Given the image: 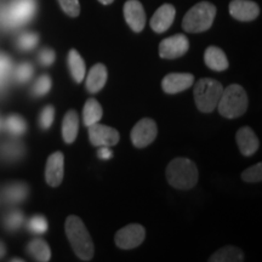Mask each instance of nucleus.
<instances>
[{
  "label": "nucleus",
  "instance_id": "obj_1",
  "mask_svg": "<svg viewBox=\"0 0 262 262\" xmlns=\"http://www.w3.org/2000/svg\"><path fill=\"white\" fill-rule=\"evenodd\" d=\"M64 231L73 248L74 254L80 260L90 261L94 257V243L84 222L78 216H68L64 224Z\"/></svg>",
  "mask_w": 262,
  "mask_h": 262
},
{
  "label": "nucleus",
  "instance_id": "obj_2",
  "mask_svg": "<svg viewBox=\"0 0 262 262\" xmlns=\"http://www.w3.org/2000/svg\"><path fill=\"white\" fill-rule=\"evenodd\" d=\"M198 168L187 158H176L166 168V179L170 186L176 189H191L198 182Z\"/></svg>",
  "mask_w": 262,
  "mask_h": 262
},
{
  "label": "nucleus",
  "instance_id": "obj_3",
  "mask_svg": "<svg viewBox=\"0 0 262 262\" xmlns=\"http://www.w3.org/2000/svg\"><path fill=\"white\" fill-rule=\"evenodd\" d=\"M35 0H11L9 5L0 9V26L16 28L27 24L35 15Z\"/></svg>",
  "mask_w": 262,
  "mask_h": 262
},
{
  "label": "nucleus",
  "instance_id": "obj_4",
  "mask_svg": "<svg viewBox=\"0 0 262 262\" xmlns=\"http://www.w3.org/2000/svg\"><path fill=\"white\" fill-rule=\"evenodd\" d=\"M222 117L234 119L247 112L248 95L241 85L232 84L222 91L217 107Z\"/></svg>",
  "mask_w": 262,
  "mask_h": 262
},
{
  "label": "nucleus",
  "instance_id": "obj_5",
  "mask_svg": "<svg viewBox=\"0 0 262 262\" xmlns=\"http://www.w3.org/2000/svg\"><path fill=\"white\" fill-rule=\"evenodd\" d=\"M216 16V6L211 3L202 2L191 8L182 19V27L186 32L202 33L212 26Z\"/></svg>",
  "mask_w": 262,
  "mask_h": 262
},
{
  "label": "nucleus",
  "instance_id": "obj_6",
  "mask_svg": "<svg viewBox=\"0 0 262 262\" xmlns=\"http://www.w3.org/2000/svg\"><path fill=\"white\" fill-rule=\"evenodd\" d=\"M224 86L220 81L203 78L194 86L195 106L203 113H211L217 107Z\"/></svg>",
  "mask_w": 262,
  "mask_h": 262
},
{
  "label": "nucleus",
  "instance_id": "obj_7",
  "mask_svg": "<svg viewBox=\"0 0 262 262\" xmlns=\"http://www.w3.org/2000/svg\"><path fill=\"white\" fill-rule=\"evenodd\" d=\"M157 134H158V127L155 120L145 118L137 122L131 130V142L137 148H145L156 140Z\"/></svg>",
  "mask_w": 262,
  "mask_h": 262
},
{
  "label": "nucleus",
  "instance_id": "obj_8",
  "mask_svg": "<svg viewBox=\"0 0 262 262\" xmlns=\"http://www.w3.org/2000/svg\"><path fill=\"white\" fill-rule=\"evenodd\" d=\"M145 237L146 231L143 226L131 224L119 229L117 232L114 241H116L118 248L129 250V249H135L142 244V242L145 241Z\"/></svg>",
  "mask_w": 262,
  "mask_h": 262
},
{
  "label": "nucleus",
  "instance_id": "obj_9",
  "mask_svg": "<svg viewBox=\"0 0 262 262\" xmlns=\"http://www.w3.org/2000/svg\"><path fill=\"white\" fill-rule=\"evenodd\" d=\"M189 49V41L186 35L175 34L164 39L159 44V56L166 60H173L183 56Z\"/></svg>",
  "mask_w": 262,
  "mask_h": 262
},
{
  "label": "nucleus",
  "instance_id": "obj_10",
  "mask_svg": "<svg viewBox=\"0 0 262 262\" xmlns=\"http://www.w3.org/2000/svg\"><path fill=\"white\" fill-rule=\"evenodd\" d=\"M88 127H89V139L93 146L112 147L119 142V133L114 127L102 125V124L98 123Z\"/></svg>",
  "mask_w": 262,
  "mask_h": 262
},
{
  "label": "nucleus",
  "instance_id": "obj_11",
  "mask_svg": "<svg viewBox=\"0 0 262 262\" xmlns=\"http://www.w3.org/2000/svg\"><path fill=\"white\" fill-rule=\"evenodd\" d=\"M124 17L134 32L140 33L145 28L146 12L139 0H127L124 5Z\"/></svg>",
  "mask_w": 262,
  "mask_h": 262
},
{
  "label": "nucleus",
  "instance_id": "obj_12",
  "mask_svg": "<svg viewBox=\"0 0 262 262\" xmlns=\"http://www.w3.org/2000/svg\"><path fill=\"white\" fill-rule=\"evenodd\" d=\"M64 176V157L61 152H55L49 157L45 168V180L51 187H58Z\"/></svg>",
  "mask_w": 262,
  "mask_h": 262
},
{
  "label": "nucleus",
  "instance_id": "obj_13",
  "mask_svg": "<svg viewBox=\"0 0 262 262\" xmlns=\"http://www.w3.org/2000/svg\"><path fill=\"white\" fill-rule=\"evenodd\" d=\"M229 14L238 21H253L260 14V8L251 0H232L229 4Z\"/></svg>",
  "mask_w": 262,
  "mask_h": 262
},
{
  "label": "nucleus",
  "instance_id": "obj_14",
  "mask_svg": "<svg viewBox=\"0 0 262 262\" xmlns=\"http://www.w3.org/2000/svg\"><path fill=\"white\" fill-rule=\"evenodd\" d=\"M194 83V77L189 73H170L164 77L162 88L166 94H179L187 90Z\"/></svg>",
  "mask_w": 262,
  "mask_h": 262
},
{
  "label": "nucleus",
  "instance_id": "obj_15",
  "mask_svg": "<svg viewBox=\"0 0 262 262\" xmlns=\"http://www.w3.org/2000/svg\"><path fill=\"white\" fill-rule=\"evenodd\" d=\"M176 10L172 5L164 4L157 10L150 18V28L156 33H164L171 27L173 19H175Z\"/></svg>",
  "mask_w": 262,
  "mask_h": 262
},
{
  "label": "nucleus",
  "instance_id": "obj_16",
  "mask_svg": "<svg viewBox=\"0 0 262 262\" xmlns=\"http://www.w3.org/2000/svg\"><path fill=\"white\" fill-rule=\"evenodd\" d=\"M235 140H237V145L239 147V150L242 152V155L245 157H250L256 153L260 146L258 139L255 135L253 129L250 127L244 126L241 127L237 131V135H235Z\"/></svg>",
  "mask_w": 262,
  "mask_h": 262
},
{
  "label": "nucleus",
  "instance_id": "obj_17",
  "mask_svg": "<svg viewBox=\"0 0 262 262\" xmlns=\"http://www.w3.org/2000/svg\"><path fill=\"white\" fill-rule=\"evenodd\" d=\"M108 72L106 66L102 63L95 64L91 68L86 78V89L91 94H96L102 90L107 83Z\"/></svg>",
  "mask_w": 262,
  "mask_h": 262
},
{
  "label": "nucleus",
  "instance_id": "obj_18",
  "mask_svg": "<svg viewBox=\"0 0 262 262\" xmlns=\"http://www.w3.org/2000/svg\"><path fill=\"white\" fill-rule=\"evenodd\" d=\"M79 130V116L74 110L68 111L62 120V137L66 143H73Z\"/></svg>",
  "mask_w": 262,
  "mask_h": 262
},
{
  "label": "nucleus",
  "instance_id": "obj_19",
  "mask_svg": "<svg viewBox=\"0 0 262 262\" xmlns=\"http://www.w3.org/2000/svg\"><path fill=\"white\" fill-rule=\"evenodd\" d=\"M204 60L205 64L212 71L222 72L228 68V60L226 57V54L220 48L209 47L205 50Z\"/></svg>",
  "mask_w": 262,
  "mask_h": 262
},
{
  "label": "nucleus",
  "instance_id": "obj_20",
  "mask_svg": "<svg viewBox=\"0 0 262 262\" xmlns=\"http://www.w3.org/2000/svg\"><path fill=\"white\" fill-rule=\"evenodd\" d=\"M25 147L18 141H6L0 143V160L3 162H15L22 158Z\"/></svg>",
  "mask_w": 262,
  "mask_h": 262
},
{
  "label": "nucleus",
  "instance_id": "obj_21",
  "mask_svg": "<svg viewBox=\"0 0 262 262\" xmlns=\"http://www.w3.org/2000/svg\"><path fill=\"white\" fill-rule=\"evenodd\" d=\"M28 195V186L24 182H14L5 186L3 189V196L8 203H16L24 202Z\"/></svg>",
  "mask_w": 262,
  "mask_h": 262
},
{
  "label": "nucleus",
  "instance_id": "obj_22",
  "mask_svg": "<svg viewBox=\"0 0 262 262\" xmlns=\"http://www.w3.org/2000/svg\"><path fill=\"white\" fill-rule=\"evenodd\" d=\"M27 253L39 262H48L51 258V250L48 243L40 238H35L27 245Z\"/></svg>",
  "mask_w": 262,
  "mask_h": 262
},
{
  "label": "nucleus",
  "instance_id": "obj_23",
  "mask_svg": "<svg viewBox=\"0 0 262 262\" xmlns=\"http://www.w3.org/2000/svg\"><path fill=\"white\" fill-rule=\"evenodd\" d=\"M68 68H70L71 77L75 83H81L85 77V62L80 54L74 49H72L68 54Z\"/></svg>",
  "mask_w": 262,
  "mask_h": 262
},
{
  "label": "nucleus",
  "instance_id": "obj_24",
  "mask_svg": "<svg viewBox=\"0 0 262 262\" xmlns=\"http://www.w3.org/2000/svg\"><path fill=\"white\" fill-rule=\"evenodd\" d=\"M103 116L102 107L98 103L96 98H89L84 104L83 108V122L84 125L90 126L101 120Z\"/></svg>",
  "mask_w": 262,
  "mask_h": 262
},
{
  "label": "nucleus",
  "instance_id": "obj_25",
  "mask_svg": "<svg viewBox=\"0 0 262 262\" xmlns=\"http://www.w3.org/2000/svg\"><path fill=\"white\" fill-rule=\"evenodd\" d=\"M3 127L12 136H21L27 131V123L18 114H10L3 120Z\"/></svg>",
  "mask_w": 262,
  "mask_h": 262
},
{
  "label": "nucleus",
  "instance_id": "obj_26",
  "mask_svg": "<svg viewBox=\"0 0 262 262\" xmlns=\"http://www.w3.org/2000/svg\"><path fill=\"white\" fill-rule=\"evenodd\" d=\"M209 260L211 262H238L244 260V255L239 248L225 247L212 254Z\"/></svg>",
  "mask_w": 262,
  "mask_h": 262
},
{
  "label": "nucleus",
  "instance_id": "obj_27",
  "mask_svg": "<svg viewBox=\"0 0 262 262\" xmlns=\"http://www.w3.org/2000/svg\"><path fill=\"white\" fill-rule=\"evenodd\" d=\"M12 78L17 84H25L32 79L34 68L29 62H22L12 70Z\"/></svg>",
  "mask_w": 262,
  "mask_h": 262
},
{
  "label": "nucleus",
  "instance_id": "obj_28",
  "mask_svg": "<svg viewBox=\"0 0 262 262\" xmlns=\"http://www.w3.org/2000/svg\"><path fill=\"white\" fill-rule=\"evenodd\" d=\"M25 221V216L19 210H10L6 212L4 219H3V225L6 231L15 232L22 227Z\"/></svg>",
  "mask_w": 262,
  "mask_h": 262
},
{
  "label": "nucleus",
  "instance_id": "obj_29",
  "mask_svg": "<svg viewBox=\"0 0 262 262\" xmlns=\"http://www.w3.org/2000/svg\"><path fill=\"white\" fill-rule=\"evenodd\" d=\"M39 35L37 33L26 32L19 34L16 39V47L21 51H31L38 45Z\"/></svg>",
  "mask_w": 262,
  "mask_h": 262
},
{
  "label": "nucleus",
  "instance_id": "obj_30",
  "mask_svg": "<svg viewBox=\"0 0 262 262\" xmlns=\"http://www.w3.org/2000/svg\"><path fill=\"white\" fill-rule=\"evenodd\" d=\"M12 72V62L5 54H0V95L4 93L6 83Z\"/></svg>",
  "mask_w": 262,
  "mask_h": 262
},
{
  "label": "nucleus",
  "instance_id": "obj_31",
  "mask_svg": "<svg viewBox=\"0 0 262 262\" xmlns=\"http://www.w3.org/2000/svg\"><path fill=\"white\" fill-rule=\"evenodd\" d=\"M52 81L48 74H42L38 78L34 85L32 86V95L35 97L45 96L51 90Z\"/></svg>",
  "mask_w": 262,
  "mask_h": 262
},
{
  "label": "nucleus",
  "instance_id": "obj_32",
  "mask_svg": "<svg viewBox=\"0 0 262 262\" xmlns=\"http://www.w3.org/2000/svg\"><path fill=\"white\" fill-rule=\"evenodd\" d=\"M27 227L34 234H44L48 231V221L44 216L35 215L29 219Z\"/></svg>",
  "mask_w": 262,
  "mask_h": 262
},
{
  "label": "nucleus",
  "instance_id": "obj_33",
  "mask_svg": "<svg viewBox=\"0 0 262 262\" xmlns=\"http://www.w3.org/2000/svg\"><path fill=\"white\" fill-rule=\"evenodd\" d=\"M55 120V108L50 106L42 108L40 116H39V126L41 127L42 130H49Z\"/></svg>",
  "mask_w": 262,
  "mask_h": 262
},
{
  "label": "nucleus",
  "instance_id": "obj_34",
  "mask_svg": "<svg viewBox=\"0 0 262 262\" xmlns=\"http://www.w3.org/2000/svg\"><path fill=\"white\" fill-rule=\"evenodd\" d=\"M242 179L245 182H260L262 179V164L257 163L242 172Z\"/></svg>",
  "mask_w": 262,
  "mask_h": 262
},
{
  "label": "nucleus",
  "instance_id": "obj_35",
  "mask_svg": "<svg viewBox=\"0 0 262 262\" xmlns=\"http://www.w3.org/2000/svg\"><path fill=\"white\" fill-rule=\"evenodd\" d=\"M61 9L71 17H77L80 14L79 0H58Z\"/></svg>",
  "mask_w": 262,
  "mask_h": 262
},
{
  "label": "nucleus",
  "instance_id": "obj_36",
  "mask_svg": "<svg viewBox=\"0 0 262 262\" xmlns=\"http://www.w3.org/2000/svg\"><path fill=\"white\" fill-rule=\"evenodd\" d=\"M55 58H56V54H55V51L51 50V49H42L38 55L39 63L44 66V67H50V66L55 62Z\"/></svg>",
  "mask_w": 262,
  "mask_h": 262
},
{
  "label": "nucleus",
  "instance_id": "obj_37",
  "mask_svg": "<svg viewBox=\"0 0 262 262\" xmlns=\"http://www.w3.org/2000/svg\"><path fill=\"white\" fill-rule=\"evenodd\" d=\"M97 157L102 160H108L113 157V152L111 150L110 147L107 146H101L100 149L97 150Z\"/></svg>",
  "mask_w": 262,
  "mask_h": 262
},
{
  "label": "nucleus",
  "instance_id": "obj_38",
  "mask_svg": "<svg viewBox=\"0 0 262 262\" xmlns=\"http://www.w3.org/2000/svg\"><path fill=\"white\" fill-rule=\"evenodd\" d=\"M6 254V248H5V244L3 243L2 241H0V258L4 257Z\"/></svg>",
  "mask_w": 262,
  "mask_h": 262
},
{
  "label": "nucleus",
  "instance_id": "obj_39",
  "mask_svg": "<svg viewBox=\"0 0 262 262\" xmlns=\"http://www.w3.org/2000/svg\"><path fill=\"white\" fill-rule=\"evenodd\" d=\"M98 2L103 5H110V4H112L114 0H98Z\"/></svg>",
  "mask_w": 262,
  "mask_h": 262
},
{
  "label": "nucleus",
  "instance_id": "obj_40",
  "mask_svg": "<svg viewBox=\"0 0 262 262\" xmlns=\"http://www.w3.org/2000/svg\"><path fill=\"white\" fill-rule=\"evenodd\" d=\"M11 261H25L24 258H12Z\"/></svg>",
  "mask_w": 262,
  "mask_h": 262
},
{
  "label": "nucleus",
  "instance_id": "obj_41",
  "mask_svg": "<svg viewBox=\"0 0 262 262\" xmlns=\"http://www.w3.org/2000/svg\"><path fill=\"white\" fill-rule=\"evenodd\" d=\"M3 129V119H2V117H0V130Z\"/></svg>",
  "mask_w": 262,
  "mask_h": 262
}]
</instances>
